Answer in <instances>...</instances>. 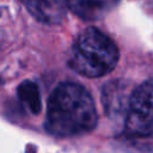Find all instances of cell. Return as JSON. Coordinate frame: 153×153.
Returning <instances> with one entry per match:
<instances>
[{"instance_id": "obj_1", "label": "cell", "mask_w": 153, "mask_h": 153, "mask_svg": "<svg viewBox=\"0 0 153 153\" xmlns=\"http://www.w3.org/2000/svg\"><path fill=\"white\" fill-rule=\"evenodd\" d=\"M97 118L88 91L75 82H62L48 99L44 128L55 136H75L93 130Z\"/></svg>"}, {"instance_id": "obj_2", "label": "cell", "mask_w": 153, "mask_h": 153, "mask_svg": "<svg viewBox=\"0 0 153 153\" xmlns=\"http://www.w3.org/2000/svg\"><path fill=\"white\" fill-rule=\"evenodd\" d=\"M120 53L114 41L96 27H87L76 38L69 55V67L87 78L110 73L117 65Z\"/></svg>"}, {"instance_id": "obj_3", "label": "cell", "mask_w": 153, "mask_h": 153, "mask_svg": "<svg viewBox=\"0 0 153 153\" xmlns=\"http://www.w3.org/2000/svg\"><path fill=\"white\" fill-rule=\"evenodd\" d=\"M124 131L129 136H146L153 131V79L143 81L131 92Z\"/></svg>"}, {"instance_id": "obj_4", "label": "cell", "mask_w": 153, "mask_h": 153, "mask_svg": "<svg viewBox=\"0 0 153 153\" xmlns=\"http://www.w3.org/2000/svg\"><path fill=\"white\" fill-rule=\"evenodd\" d=\"M129 85L124 80H114L104 85L102 90V102L104 110L109 117H118L127 115L129 99Z\"/></svg>"}, {"instance_id": "obj_5", "label": "cell", "mask_w": 153, "mask_h": 153, "mask_svg": "<svg viewBox=\"0 0 153 153\" xmlns=\"http://www.w3.org/2000/svg\"><path fill=\"white\" fill-rule=\"evenodd\" d=\"M26 10L41 23L54 25L61 23L67 12V0H20Z\"/></svg>"}, {"instance_id": "obj_6", "label": "cell", "mask_w": 153, "mask_h": 153, "mask_svg": "<svg viewBox=\"0 0 153 153\" xmlns=\"http://www.w3.org/2000/svg\"><path fill=\"white\" fill-rule=\"evenodd\" d=\"M118 0H67V8L73 14L86 22H96L104 18Z\"/></svg>"}, {"instance_id": "obj_7", "label": "cell", "mask_w": 153, "mask_h": 153, "mask_svg": "<svg viewBox=\"0 0 153 153\" xmlns=\"http://www.w3.org/2000/svg\"><path fill=\"white\" fill-rule=\"evenodd\" d=\"M18 98L20 102L35 115L39 114L42 110V100H41V94L37 85L30 80L23 81L17 90Z\"/></svg>"}]
</instances>
